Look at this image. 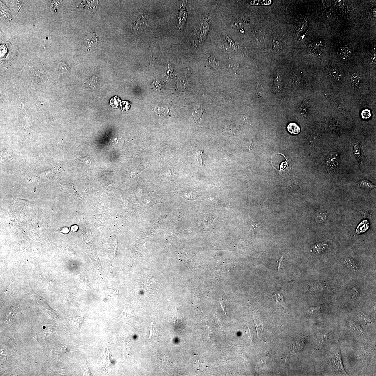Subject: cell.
Wrapping results in <instances>:
<instances>
[{
	"mask_svg": "<svg viewBox=\"0 0 376 376\" xmlns=\"http://www.w3.org/2000/svg\"><path fill=\"white\" fill-rule=\"evenodd\" d=\"M331 357L332 364L335 371L339 375H347L343 364L340 349H338L334 350Z\"/></svg>",
	"mask_w": 376,
	"mask_h": 376,
	"instance_id": "cell-1",
	"label": "cell"
},
{
	"mask_svg": "<svg viewBox=\"0 0 376 376\" xmlns=\"http://www.w3.org/2000/svg\"><path fill=\"white\" fill-rule=\"evenodd\" d=\"M186 2H184V3L181 6L180 12L177 17V27L180 29L183 28L186 20L187 12L186 10Z\"/></svg>",
	"mask_w": 376,
	"mask_h": 376,
	"instance_id": "cell-2",
	"label": "cell"
},
{
	"mask_svg": "<svg viewBox=\"0 0 376 376\" xmlns=\"http://www.w3.org/2000/svg\"><path fill=\"white\" fill-rule=\"evenodd\" d=\"M338 155L336 152L331 153L327 157L326 163L327 167L331 171L336 169L338 163Z\"/></svg>",
	"mask_w": 376,
	"mask_h": 376,
	"instance_id": "cell-3",
	"label": "cell"
},
{
	"mask_svg": "<svg viewBox=\"0 0 376 376\" xmlns=\"http://www.w3.org/2000/svg\"><path fill=\"white\" fill-rule=\"evenodd\" d=\"M305 346L304 339L299 338L292 343L289 347L290 351L292 353H297L303 349Z\"/></svg>",
	"mask_w": 376,
	"mask_h": 376,
	"instance_id": "cell-4",
	"label": "cell"
},
{
	"mask_svg": "<svg viewBox=\"0 0 376 376\" xmlns=\"http://www.w3.org/2000/svg\"><path fill=\"white\" fill-rule=\"evenodd\" d=\"M147 21L145 17L143 16L140 17L137 20V22L134 27V31L136 34L139 35L144 32L147 27Z\"/></svg>",
	"mask_w": 376,
	"mask_h": 376,
	"instance_id": "cell-5",
	"label": "cell"
},
{
	"mask_svg": "<svg viewBox=\"0 0 376 376\" xmlns=\"http://www.w3.org/2000/svg\"><path fill=\"white\" fill-rule=\"evenodd\" d=\"M270 42L273 50L278 51L282 49L281 39L278 35H273L271 38Z\"/></svg>",
	"mask_w": 376,
	"mask_h": 376,
	"instance_id": "cell-6",
	"label": "cell"
},
{
	"mask_svg": "<svg viewBox=\"0 0 376 376\" xmlns=\"http://www.w3.org/2000/svg\"><path fill=\"white\" fill-rule=\"evenodd\" d=\"M349 326L354 333L358 336L363 335L364 331L361 326L355 321H351L349 323Z\"/></svg>",
	"mask_w": 376,
	"mask_h": 376,
	"instance_id": "cell-7",
	"label": "cell"
},
{
	"mask_svg": "<svg viewBox=\"0 0 376 376\" xmlns=\"http://www.w3.org/2000/svg\"><path fill=\"white\" fill-rule=\"evenodd\" d=\"M345 264L350 270L354 271H357L359 270L360 267L357 263L353 259L349 258L345 259L344 261Z\"/></svg>",
	"mask_w": 376,
	"mask_h": 376,
	"instance_id": "cell-8",
	"label": "cell"
},
{
	"mask_svg": "<svg viewBox=\"0 0 376 376\" xmlns=\"http://www.w3.org/2000/svg\"><path fill=\"white\" fill-rule=\"evenodd\" d=\"M273 294L276 304L279 305L282 307H285V303L284 302L283 296L281 292L280 291L276 292H274Z\"/></svg>",
	"mask_w": 376,
	"mask_h": 376,
	"instance_id": "cell-9",
	"label": "cell"
},
{
	"mask_svg": "<svg viewBox=\"0 0 376 376\" xmlns=\"http://www.w3.org/2000/svg\"><path fill=\"white\" fill-rule=\"evenodd\" d=\"M283 83L281 81L279 76H277L274 81V87L276 92L279 95L283 88Z\"/></svg>",
	"mask_w": 376,
	"mask_h": 376,
	"instance_id": "cell-10",
	"label": "cell"
},
{
	"mask_svg": "<svg viewBox=\"0 0 376 376\" xmlns=\"http://www.w3.org/2000/svg\"><path fill=\"white\" fill-rule=\"evenodd\" d=\"M321 310L320 307H311L306 311V313L308 316L314 317L318 315Z\"/></svg>",
	"mask_w": 376,
	"mask_h": 376,
	"instance_id": "cell-11",
	"label": "cell"
},
{
	"mask_svg": "<svg viewBox=\"0 0 376 376\" xmlns=\"http://www.w3.org/2000/svg\"><path fill=\"white\" fill-rule=\"evenodd\" d=\"M327 219V213L326 211L321 210L317 213L315 216V219L318 222H324Z\"/></svg>",
	"mask_w": 376,
	"mask_h": 376,
	"instance_id": "cell-12",
	"label": "cell"
},
{
	"mask_svg": "<svg viewBox=\"0 0 376 376\" xmlns=\"http://www.w3.org/2000/svg\"><path fill=\"white\" fill-rule=\"evenodd\" d=\"M287 129L290 133L294 134H297L300 131V128L299 126L295 123H291L288 124Z\"/></svg>",
	"mask_w": 376,
	"mask_h": 376,
	"instance_id": "cell-13",
	"label": "cell"
},
{
	"mask_svg": "<svg viewBox=\"0 0 376 376\" xmlns=\"http://www.w3.org/2000/svg\"><path fill=\"white\" fill-rule=\"evenodd\" d=\"M152 87L154 90L159 91L163 90L165 88L164 84L160 81H154L152 84Z\"/></svg>",
	"mask_w": 376,
	"mask_h": 376,
	"instance_id": "cell-14",
	"label": "cell"
},
{
	"mask_svg": "<svg viewBox=\"0 0 376 376\" xmlns=\"http://www.w3.org/2000/svg\"><path fill=\"white\" fill-rule=\"evenodd\" d=\"M327 74L330 77L336 79L338 76V72L336 68L332 66H329L327 70Z\"/></svg>",
	"mask_w": 376,
	"mask_h": 376,
	"instance_id": "cell-15",
	"label": "cell"
},
{
	"mask_svg": "<svg viewBox=\"0 0 376 376\" xmlns=\"http://www.w3.org/2000/svg\"><path fill=\"white\" fill-rule=\"evenodd\" d=\"M328 338V334H324L321 336L317 341V347L320 349L324 346L327 341Z\"/></svg>",
	"mask_w": 376,
	"mask_h": 376,
	"instance_id": "cell-16",
	"label": "cell"
},
{
	"mask_svg": "<svg viewBox=\"0 0 376 376\" xmlns=\"http://www.w3.org/2000/svg\"><path fill=\"white\" fill-rule=\"evenodd\" d=\"M350 52L347 48L342 47L339 48L338 52V54L340 57L344 60L347 59L349 56Z\"/></svg>",
	"mask_w": 376,
	"mask_h": 376,
	"instance_id": "cell-17",
	"label": "cell"
},
{
	"mask_svg": "<svg viewBox=\"0 0 376 376\" xmlns=\"http://www.w3.org/2000/svg\"><path fill=\"white\" fill-rule=\"evenodd\" d=\"M254 320L255 326H256L257 332H258V336L259 334L262 333L263 331V327L262 323L261 322L260 320L256 316V315L254 314Z\"/></svg>",
	"mask_w": 376,
	"mask_h": 376,
	"instance_id": "cell-18",
	"label": "cell"
},
{
	"mask_svg": "<svg viewBox=\"0 0 376 376\" xmlns=\"http://www.w3.org/2000/svg\"><path fill=\"white\" fill-rule=\"evenodd\" d=\"M358 186L360 188H375V185L367 180L361 181L358 184Z\"/></svg>",
	"mask_w": 376,
	"mask_h": 376,
	"instance_id": "cell-19",
	"label": "cell"
},
{
	"mask_svg": "<svg viewBox=\"0 0 376 376\" xmlns=\"http://www.w3.org/2000/svg\"><path fill=\"white\" fill-rule=\"evenodd\" d=\"M225 44L227 47L231 51H233L235 49V43L230 38H228L227 35H225L224 36Z\"/></svg>",
	"mask_w": 376,
	"mask_h": 376,
	"instance_id": "cell-20",
	"label": "cell"
},
{
	"mask_svg": "<svg viewBox=\"0 0 376 376\" xmlns=\"http://www.w3.org/2000/svg\"><path fill=\"white\" fill-rule=\"evenodd\" d=\"M361 81V78L359 74L354 73L352 75L351 77V82L352 84L356 87H357Z\"/></svg>",
	"mask_w": 376,
	"mask_h": 376,
	"instance_id": "cell-21",
	"label": "cell"
},
{
	"mask_svg": "<svg viewBox=\"0 0 376 376\" xmlns=\"http://www.w3.org/2000/svg\"><path fill=\"white\" fill-rule=\"evenodd\" d=\"M97 81L96 76H93L89 79V80L87 82L86 84L89 85V86L91 87L92 89H95L96 88L97 85Z\"/></svg>",
	"mask_w": 376,
	"mask_h": 376,
	"instance_id": "cell-22",
	"label": "cell"
},
{
	"mask_svg": "<svg viewBox=\"0 0 376 376\" xmlns=\"http://www.w3.org/2000/svg\"><path fill=\"white\" fill-rule=\"evenodd\" d=\"M209 65L212 67L214 69H216L219 67V62L216 58L214 56H211L209 59Z\"/></svg>",
	"mask_w": 376,
	"mask_h": 376,
	"instance_id": "cell-23",
	"label": "cell"
},
{
	"mask_svg": "<svg viewBox=\"0 0 376 376\" xmlns=\"http://www.w3.org/2000/svg\"><path fill=\"white\" fill-rule=\"evenodd\" d=\"M60 66L61 68V71L62 73H69L71 71V69L69 67L67 64L65 62H60Z\"/></svg>",
	"mask_w": 376,
	"mask_h": 376,
	"instance_id": "cell-24",
	"label": "cell"
},
{
	"mask_svg": "<svg viewBox=\"0 0 376 376\" xmlns=\"http://www.w3.org/2000/svg\"><path fill=\"white\" fill-rule=\"evenodd\" d=\"M357 316L363 322L367 323V324H370L372 323V321L369 318L363 313L360 312L358 313Z\"/></svg>",
	"mask_w": 376,
	"mask_h": 376,
	"instance_id": "cell-25",
	"label": "cell"
},
{
	"mask_svg": "<svg viewBox=\"0 0 376 376\" xmlns=\"http://www.w3.org/2000/svg\"><path fill=\"white\" fill-rule=\"evenodd\" d=\"M54 332V329L50 325H47L45 328V338H48L52 336Z\"/></svg>",
	"mask_w": 376,
	"mask_h": 376,
	"instance_id": "cell-26",
	"label": "cell"
},
{
	"mask_svg": "<svg viewBox=\"0 0 376 376\" xmlns=\"http://www.w3.org/2000/svg\"><path fill=\"white\" fill-rule=\"evenodd\" d=\"M354 153L356 157L358 159L361 158L362 155V151L361 150V148H360L358 144H356L354 146Z\"/></svg>",
	"mask_w": 376,
	"mask_h": 376,
	"instance_id": "cell-27",
	"label": "cell"
},
{
	"mask_svg": "<svg viewBox=\"0 0 376 376\" xmlns=\"http://www.w3.org/2000/svg\"><path fill=\"white\" fill-rule=\"evenodd\" d=\"M75 321H73V324L77 329H79L82 325L84 322L83 318L77 317Z\"/></svg>",
	"mask_w": 376,
	"mask_h": 376,
	"instance_id": "cell-28",
	"label": "cell"
},
{
	"mask_svg": "<svg viewBox=\"0 0 376 376\" xmlns=\"http://www.w3.org/2000/svg\"><path fill=\"white\" fill-rule=\"evenodd\" d=\"M361 115L362 118L363 119H369L371 117V112L369 110L366 109L362 111L361 113Z\"/></svg>",
	"mask_w": 376,
	"mask_h": 376,
	"instance_id": "cell-29",
	"label": "cell"
},
{
	"mask_svg": "<svg viewBox=\"0 0 376 376\" xmlns=\"http://www.w3.org/2000/svg\"><path fill=\"white\" fill-rule=\"evenodd\" d=\"M284 255H282L281 258L277 260L278 273L280 272V270L282 269V266H283L284 263Z\"/></svg>",
	"mask_w": 376,
	"mask_h": 376,
	"instance_id": "cell-30",
	"label": "cell"
},
{
	"mask_svg": "<svg viewBox=\"0 0 376 376\" xmlns=\"http://www.w3.org/2000/svg\"><path fill=\"white\" fill-rule=\"evenodd\" d=\"M261 225L260 223H253L251 224L250 225V228L251 231L252 232H254L255 230L257 229L258 227H260Z\"/></svg>",
	"mask_w": 376,
	"mask_h": 376,
	"instance_id": "cell-31",
	"label": "cell"
},
{
	"mask_svg": "<svg viewBox=\"0 0 376 376\" xmlns=\"http://www.w3.org/2000/svg\"><path fill=\"white\" fill-rule=\"evenodd\" d=\"M264 89V86L263 85H257L256 93L259 96L262 97V94Z\"/></svg>",
	"mask_w": 376,
	"mask_h": 376,
	"instance_id": "cell-32",
	"label": "cell"
},
{
	"mask_svg": "<svg viewBox=\"0 0 376 376\" xmlns=\"http://www.w3.org/2000/svg\"><path fill=\"white\" fill-rule=\"evenodd\" d=\"M242 23L238 21H235L233 23V26L236 28H241L242 27Z\"/></svg>",
	"mask_w": 376,
	"mask_h": 376,
	"instance_id": "cell-33",
	"label": "cell"
},
{
	"mask_svg": "<svg viewBox=\"0 0 376 376\" xmlns=\"http://www.w3.org/2000/svg\"><path fill=\"white\" fill-rule=\"evenodd\" d=\"M72 351L71 350H69L67 346H63L60 350V354H62L66 353L68 352Z\"/></svg>",
	"mask_w": 376,
	"mask_h": 376,
	"instance_id": "cell-34",
	"label": "cell"
},
{
	"mask_svg": "<svg viewBox=\"0 0 376 376\" xmlns=\"http://www.w3.org/2000/svg\"><path fill=\"white\" fill-rule=\"evenodd\" d=\"M370 59L372 64L375 65L376 64V53H372L370 56Z\"/></svg>",
	"mask_w": 376,
	"mask_h": 376,
	"instance_id": "cell-35",
	"label": "cell"
},
{
	"mask_svg": "<svg viewBox=\"0 0 376 376\" xmlns=\"http://www.w3.org/2000/svg\"><path fill=\"white\" fill-rule=\"evenodd\" d=\"M85 375L86 376H90L91 375V372L89 370V367H87L86 369L84 372Z\"/></svg>",
	"mask_w": 376,
	"mask_h": 376,
	"instance_id": "cell-36",
	"label": "cell"
}]
</instances>
